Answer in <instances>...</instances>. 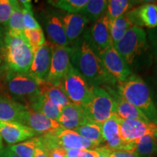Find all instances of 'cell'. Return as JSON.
I'll return each instance as SVG.
<instances>
[{"mask_svg":"<svg viewBox=\"0 0 157 157\" xmlns=\"http://www.w3.org/2000/svg\"><path fill=\"white\" fill-rule=\"evenodd\" d=\"M147 35L141 27L132 25L113 48L128 65L134 62L135 58L146 48Z\"/></svg>","mask_w":157,"mask_h":157,"instance_id":"cell-7","label":"cell"},{"mask_svg":"<svg viewBox=\"0 0 157 157\" xmlns=\"http://www.w3.org/2000/svg\"><path fill=\"white\" fill-rule=\"evenodd\" d=\"M108 1L105 0H88L79 14L84 15L89 21L95 22L105 15Z\"/></svg>","mask_w":157,"mask_h":157,"instance_id":"cell-27","label":"cell"},{"mask_svg":"<svg viewBox=\"0 0 157 157\" xmlns=\"http://www.w3.org/2000/svg\"><path fill=\"white\" fill-rule=\"evenodd\" d=\"M26 109L24 104L14 101L10 97L0 95V121L19 122Z\"/></svg>","mask_w":157,"mask_h":157,"instance_id":"cell-22","label":"cell"},{"mask_svg":"<svg viewBox=\"0 0 157 157\" xmlns=\"http://www.w3.org/2000/svg\"><path fill=\"white\" fill-rule=\"evenodd\" d=\"M109 157H140L138 154L134 152L126 151H111Z\"/></svg>","mask_w":157,"mask_h":157,"instance_id":"cell-38","label":"cell"},{"mask_svg":"<svg viewBox=\"0 0 157 157\" xmlns=\"http://www.w3.org/2000/svg\"><path fill=\"white\" fill-rule=\"evenodd\" d=\"M0 52L7 69L18 73H29L34 52L25 35L11 36L5 31L4 47Z\"/></svg>","mask_w":157,"mask_h":157,"instance_id":"cell-3","label":"cell"},{"mask_svg":"<svg viewBox=\"0 0 157 157\" xmlns=\"http://www.w3.org/2000/svg\"><path fill=\"white\" fill-rule=\"evenodd\" d=\"M2 84L12 99L17 102H25V105L40 94L38 82L29 73H18L8 70Z\"/></svg>","mask_w":157,"mask_h":157,"instance_id":"cell-4","label":"cell"},{"mask_svg":"<svg viewBox=\"0 0 157 157\" xmlns=\"http://www.w3.org/2000/svg\"><path fill=\"white\" fill-rule=\"evenodd\" d=\"M44 25L47 34L52 42V44L63 47H68L70 44L61 19L55 14H48L44 18Z\"/></svg>","mask_w":157,"mask_h":157,"instance_id":"cell-20","label":"cell"},{"mask_svg":"<svg viewBox=\"0 0 157 157\" xmlns=\"http://www.w3.org/2000/svg\"><path fill=\"white\" fill-rule=\"evenodd\" d=\"M104 68L117 83L123 82L132 75L129 65L127 63L113 46L98 54Z\"/></svg>","mask_w":157,"mask_h":157,"instance_id":"cell-9","label":"cell"},{"mask_svg":"<svg viewBox=\"0 0 157 157\" xmlns=\"http://www.w3.org/2000/svg\"><path fill=\"white\" fill-rule=\"evenodd\" d=\"M7 31H5L11 36H22L24 35V26L23 22V11L22 6L19 1L15 3L13 13L9 20L7 26Z\"/></svg>","mask_w":157,"mask_h":157,"instance_id":"cell-30","label":"cell"},{"mask_svg":"<svg viewBox=\"0 0 157 157\" xmlns=\"http://www.w3.org/2000/svg\"><path fill=\"white\" fill-rule=\"evenodd\" d=\"M84 39L96 54L113 46L109 29V19L106 14L102 16L85 33Z\"/></svg>","mask_w":157,"mask_h":157,"instance_id":"cell-11","label":"cell"},{"mask_svg":"<svg viewBox=\"0 0 157 157\" xmlns=\"http://www.w3.org/2000/svg\"><path fill=\"white\" fill-rule=\"evenodd\" d=\"M51 61V43L45 42L34 52L32 63L29 73L39 83L46 81Z\"/></svg>","mask_w":157,"mask_h":157,"instance_id":"cell-14","label":"cell"},{"mask_svg":"<svg viewBox=\"0 0 157 157\" xmlns=\"http://www.w3.org/2000/svg\"><path fill=\"white\" fill-rule=\"evenodd\" d=\"M129 152H134L139 156L154 157L157 155V141L153 135H148L129 142Z\"/></svg>","mask_w":157,"mask_h":157,"instance_id":"cell-25","label":"cell"},{"mask_svg":"<svg viewBox=\"0 0 157 157\" xmlns=\"http://www.w3.org/2000/svg\"><path fill=\"white\" fill-rule=\"evenodd\" d=\"M73 130L98 147L104 143L102 134V124H100L88 121Z\"/></svg>","mask_w":157,"mask_h":157,"instance_id":"cell-26","label":"cell"},{"mask_svg":"<svg viewBox=\"0 0 157 157\" xmlns=\"http://www.w3.org/2000/svg\"><path fill=\"white\" fill-rule=\"evenodd\" d=\"M99 153L96 150H67L66 157H98Z\"/></svg>","mask_w":157,"mask_h":157,"instance_id":"cell-36","label":"cell"},{"mask_svg":"<svg viewBox=\"0 0 157 157\" xmlns=\"http://www.w3.org/2000/svg\"><path fill=\"white\" fill-rule=\"evenodd\" d=\"M132 25L125 14L113 21L109 20L110 34L113 47L122 38L127 30Z\"/></svg>","mask_w":157,"mask_h":157,"instance_id":"cell-29","label":"cell"},{"mask_svg":"<svg viewBox=\"0 0 157 157\" xmlns=\"http://www.w3.org/2000/svg\"><path fill=\"white\" fill-rule=\"evenodd\" d=\"M156 129L157 125L154 123L119 119L120 135L122 140L126 143L132 142L146 135H154Z\"/></svg>","mask_w":157,"mask_h":157,"instance_id":"cell-13","label":"cell"},{"mask_svg":"<svg viewBox=\"0 0 157 157\" xmlns=\"http://www.w3.org/2000/svg\"><path fill=\"white\" fill-rule=\"evenodd\" d=\"M102 134L106 146L112 151H126L128 143L124 141L120 135L119 118L116 113L102 124Z\"/></svg>","mask_w":157,"mask_h":157,"instance_id":"cell-17","label":"cell"},{"mask_svg":"<svg viewBox=\"0 0 157 157\" xmlns=\"http://www.w3.org/2000/svg\"><path fill=\"white\" fill-rule=\"evenodd\" d=\"M71 63L91 87L117 84L104 68L101 59L84 39L71 48Z\"/></svg>","mask_w":157,"mask_h":157,"instance_id":"cell-1","label":"cell"},{"mask_svg":"<svg viewBox=\"0 0 157 157\" xmlns=\"http://www.w3.org/2000/svg\"><path fill=\"white\" fill-rule=\"evenodd\" d=\"M5 31L2 27L0 26V52L2 50L4 47V42H5Z\"/></svg>","mask_w":157,"mask_h":157,"instance_id":"cell-44","label":"cell"},{"mask_svg":"<svg viewBox=\"0 0 157 157\" xmlns=\"http://www.w3.org/2000/svg\"><path fill=\"white\" fill-rule=\"evenodd\" d=\"M25 106L56 121H58L61 111L60 108L55 105L46 95L42 93L33 98Z\"/></svg>","mask_w":157,"mask_h":157,"instance_id":"cell-23","label":"cell"},{"mask_svg":"<svg viewBox=\"0 0 157 157\" xmlns=\"http://www.w3.org/2000/svg\"><path fill=\"white\" fill-rule=\"evenodd\" d=\"M24 35L33 52L38 50L46 42L42 28L36 29H24Z\"/></svg>","mask_w":157,"mask_h":157,"instance_id":"cell-33","label":"cell"},{"mask_svg":"<svg viewBox=\"0 0 157 157\" xmlns=\"http://www.w3.org/2000/svg\"><path fill=\"white\" fill-rule=\"evenodd\" d=\"M58 121L64 129H73L88 121L83 109L74 103L63 107Z\"/></svg>","mask_w":157,"mask_h":157,"instance_id":"cell-18","label":"cell"},{"mask_svg":"<svg viewBox=\"0 0 157 157\" xmlns=\"http://www.w3.org/2000/svg\"><path fill=\"white\" fill-rule=\"evenodd\" d=\"M23 22L25 29H40L41 26L34 18L32 9H25L22 7Z\"/></svg>","mask_w":157,"mask_h":157,"instance_id":"cell-35","label":"cell"},{"mask_svg":"<svg viewBox=\"0 0 157 157\" xmlns=\"http://www.w3.org/2000/svg\"><path fill=\"white\" fill-rule=\"evenodd\" d=\"M82 109L88 121L102 124L115 113V101L103 87H93V98Z\"/></svg>","mask_w":157,"mask_h":157,"instance_id":"cell-6","label":"cell"},{"mask_svg":"<svg viewBox=\"0 0 157 157\" xmlns=\"http://www.w3.org/2000/svg\"><path fill=\"white\" fill-rule=\"evenodd\" d=\"M154 136L157 139V129H156V130L155 131V132H154Z\"/></svg>","mask_w":157,"mask_h":157,"instance_id":"cell-46","label":"cell"},{"mask_svg":"<svg viewBox=\"0 0 157 157\" xmlns=\"http://www.w3.org/2000/svg\"><path fill=\"white\" fill-rule=\"evenodd\" d=\"M95 150L99 153V156L98 157H109L110 152L112 151L108 148L106 146L98 147V148H96Z\"/></svg>","mask_w":157,"mask_h":157,"instance_id":"cell-41","label":"cell"},{"mask_svg":"<svg viewBox=\"0 0 157 157\" xmlns=\"http://www.w3.org/2000/svg\"><path fill=\"white\" fill-rule=\"evenodd\" d=\"M60 84L71 103L78 106H86L93 98V87L72 66Z\"/></svg>","mask_w":157,"mask_h":157,"instance_id":"cell-5","label":"cell"},{"mask_svg":"<svg viewBox=\"0 0 157 157\" xmlns=\"http://www.w3.org/2000/svg\"><path fill=\"white\" fill-rule=\"evenodd\" d=\"M34 157H49L48 153L43 148L42 146L36 149Z\"/></svg>","mask_w":157,"mask_h":157,"instance_id":"cell-43","label":"cell"},{"mask_svg":"<svg viewBox=\"0 0 157 157\" xmlns=\"http://www.w3.org/2000/svg\"><path fill=\"white\" fill-rule=\"evenodd\" d=\"M43 146H58L66 150H95L98 148L72 129L63 128L53 133L40 136Z\"/></svg>","mask_w":157,"mask_h":157,"instance_id":"cell-8","label":"cell"},{"mask_svg":"<svg viewBox=\"0 0 157 157\" xmlns=\"http://www.w3.org/2000/svg\"><path fill=\"white\" fill-rule=\"evenodd\" d=\"M137 2H139L129 1V0H109L108 1L105 14L110 21H113L121 15L126 14Z\"/></svg>","mask_w":157,"mask_h":157,"instance_id":"cell-31","label":"cell"},{"mask_svg":"<svg viewBox=\"0 0 157 157\" xmlns=\"http://www.w3.org/2000/svg\"><path fill=\"white\" fill-rule=\"evenodd\" d=\"M88 0H52L48 2L56 8L68 13H79Z\"/></svg>","mask_w":157,"mask_h":157,"instance_id":"cell-32","label":"cell"},{"mask_svg":"<svg viewBox=\"0 0 157 157\" xmlns=\"http://www.w3.org/2000/svg\"><path fill=\"white\" fill-rule=\"evenodd\" d=\"M4 148V145H3V142H2V137L1 135H0V150Z\"/></svg>","mask_w":157,"mask_h":157,"instance_id":"cell-45","label":"cell"},{"mask_svg":"<svg viewBox=\"0 0 157 157\" xmlns=\"http://www.w3.org/2000/svg\"><path fill=\"white\" fill-rule=\"evenodd\" d=\"M7 71H8V69L6 66L5 59H4L1 52H0V83H2V81Z\"/></svg>","mask_w":157,"mask_h":157,"instance_id":"cell-39","label":"cell"},{"mask_svg":"<svg viewBox=\"0 0 157 157\" xmlns=\"http://www.w3.org/2000/svg\"><path fill=\"white\" fill-rule=\"evenodd\" d=\"M133 25L142 28H157V5L154 3H146L135 7L125 14Z\"/></svg>","mask_w":157,"mask_h":157,"instance_id":"cell-15","label":"cell"},{"mask_svg":"<svg viewBox=\"0 0 157 157\" xmlns=\"http://www.w3.org/2000/svg\"><path fill=\"white\" fill-rule=\"evenodd\" d=\"M117 84L118 95L140 110L149 120L157 125V107L144 80L137 75L132 74L126 81Z\"/></svg>","mask_w":157,"mask_h":157,"instance_id":"cell-2","label":"cell"},{"mask_svg":"<svg viewBox=\"0 0 157 157\" xmlns=\"http://www.w3.org/2000/svg\"><path fill=\"white\" fill-rule=\"evenodd\" d=\"M156 74H157V71H156Z\"/></svg>","mask_w":157,"mask_h":157,"instance_id":"cell-47","label":"cell"},{"mask_svg":"<svg viewBox=\"0 0 157 157\" xmlns=\"http://www.w3.org/2000/svg\"><path fill=\"white\" fill-rule=\"evenodd\" d=\"M42 146L40 137H34L17 144L7 147L19 157H34L36 149Z\"/></svg>","mask_w":157,"mask_h":157,"instance_id":"cell-28","label":"cell"},{"mask_svg":"<svg viewBox=\"0 0 157 157\" xmlns=\"http://www.w3.org/2000/svg\"><path fill=\"white\" fill-rule=\"evenodd\" d=\"M48 153L49 157H66L67 150L58 146H50L43 148Z\"/></svg>","mask_w":157,"mask_h":157,"instance_id":"cell-37","label":"cell"},{"mask_svg":"<svg viewBox=\"0 0 157 157\" xmlns=\"http://www.w3.org/2000/svg\"><path fill=\"white\" fill-rule=\"evenodd\" d=\"M115 101V113L119 119L125 120H139L146 123H152L140 110L122 99L118 94L111 92Z\"/></svg>","mask_w":157,"mask_h":157,"instance_id":"cell-19","label":"cell"},{"mask_svg":"<svg viewBox=\"0 0 157 157\" xmlns=\"http://www.w3.org/2000/svg\"><path fill=\"white\" fill-rule=\"evenodd\" d=\"M61 21L70 43L78 39L89 22L87 17L79 13H68L63 17Z\"/></svg>","mask_w":157,"mask_h":157,"instance_id":"cell-21","label":"cell"},{"mask_svg":"<svg viewBox=\"0 0 157 157\" xmlns=\"http://www.w3.org/2000/svg\"><path fill=\"white\" fill-rule=\"evenodd\" d=\"M0 135L9 145H15L36 136L32 129L17 121H0Z\"/></svg>","mask_w":157,"mask_h":157,"instance_id":"cell-16","label":"cell"},{"mask_svg":"<svg viewBox=\"0 0 157 157\" xmlns=\"http://www.w3.org/2000/svg\"><path fill=\"white\" fill-rule=\"evenodd\" d=\"M16 0H0V24L7 28Z\"/></svg>","mask_w":157,"mask_h":157,"instance_id":"cell-34","label":"cell"},{"mask_svg":"<svg viewBox=\"0 0 157 157\" xmlns=\"http://www.w3.org/2000/svg\"><path fill=\"white\" fill-rule=\"evenodd\" d=\"M40 93L46 95L55 105L60 109L71 103L65 93L61 84H54L47 81L39 83Z\"/></svg>","mask_w":157,"mask_h":157,"instance_id":"cell-24","label":"cell"},{"mask_svg":"<svg viewBox=\"0 0 157 157\" xmlns=\"http://www.w3.org/2000/svg\"><path fill=\"white\" fill-rule=\"evenodd\" d=\"M0 157H19L17 155L12 151L11 150L7 148H2L0 150Z\"/></svg>","mask_w":157,"mask_h":157,"instance_id":"cell-42","label":"cell"},{"mask_svg":"<svg viewBox=\"0 0 157 157\" xmlns=\"http://www.w3.org/2000/svg\"><path fill=\"white\" fill-rule=\"evenodd\" d=\"M150 39L152 44L155 57L157 60V29L150 32Z\"/></svg>","mask_w":157,"mask_h":157,"instance_id":"cell-40","label":"cell"},{"mask_svg":"<svg viewBox=\"0 0 157 157\" xmlns=\"http://www.w3.org/2000/svg\"><path fill=\"white\" fill-rule=\"evenodd\" d=\"M19 122L32 129L36 135L50 134L63 128L58 121L50 119L29 108L23 111Z\"/></svg>","mask_w":157,"mask_h":157,"instance_id":"cell-12","label":"cell"},{"mask_svg":"<svg viewBox=\"0 0 157 157\" xmlns=\"http://www.w3.org/2000/svg\"><path fill=\"white\" fill-rule=\"evenodd\" d=\"M71 48L59 46L51 43V61L46 81L54 84H60L71 66Z\"/></svg>","mask_w":157,"mask_h":157,"instance_id":"cell-10","label":"cell"}]
</instances>
